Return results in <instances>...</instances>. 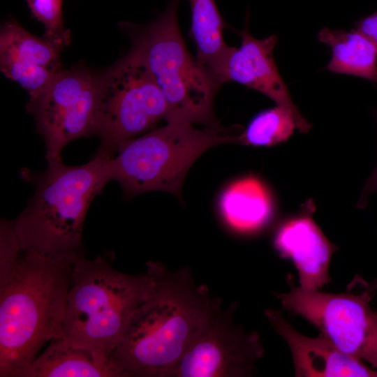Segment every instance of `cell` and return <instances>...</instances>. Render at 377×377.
I'll list each match as a JSON object with an SVG mask.
<instances>
[{
	"mask_svg": "<svg viewBox=\"0 0 377 377\" xmlns=\"http://www.w3.org/2000/svg\"><path fill=\"white\" fill-rule=\"evenodd\" d=\"M249 15L247 13L244 28L237 31L240 46L230 47L219 76V82L221 84L235 82L256 90L305 119L293 103L275 63L274 50L277 36L272 34L263 39L253 37L249 29Z\"/></svg>",
	"mask_w": 377,
	"mask_h": 377,
	"instance_id": "7c38bea8",
	"label": "cell"
},
{
	"mask_svg": "<svg viewBox=\"0 0 377 377\" xmlns=\"http://www.w3.org/2000/svg\"><path fill=\"white\" fill-rule=\"evenodd\" d=\"M298 215L283 221L274 237V246L279 256L291 260L296 267L300 288L317 290L331 281L329 267L337 247L325 237L314 221L313 201L302 206Z\"/></svg>",
	"mask_w": 377,
	"mask_h": 377,
	"instance_id": "4fadbf2b",
	"label": "cell"
},
{
	"mask_svg": "<svg viewBox=\"0 0 377 377\" xmlns=\"http://www.w3.org/2000/svg\"><path fill=\"white\" fill-rule=\"evenodd\" d=\"M153 286L111 355L120 377H168L221 302L188 269L149 261Z\"/></svg>",
	"mask_w": 377,
	"mask_h": 377,
	"instance_id": "6da1fadb",
	"label": "cell"
},
{
	"mask_svg": "<svg viewBox=\"0 0 377 377\" xmlns=\"http://www.w3.org/2000/svg\"><path fill=\"white\" fill-rule=\"evenodd\" d=\"M32 15L45 27V37L64 47L71 41L62 16L63 0H26Z\"/></svg>",
	"mask_w": 377,
	"mask_h": 377,
	"instance_id": "ffe728a7",
	"label": "cell"
},
{
	"mask_svg": "<svg viewBox=\"0 0 377 377\" xmlns=\"http://www.w3.org/2000/svg\"><path fill=\"white\" fill-rule=\"evenodd\" d=\"M237 307H219L196 335L168 377H243L253 374L263 355L256 332H246L233 322Z\"/></svg>",
	"mask_w": 377,
	"mask_h": 377,
	"instance_id": "30bf717a",
	"label": "cell"
},
{
	"mask_svg": "<svg viewBox=\"0 0 377 377\" xmlns=\"http://www.w3.org/2000/svg\"><path fill=\"white\" fill-rule=\"evenodd\" d=\"M265 314L288 343L296 376L377 377V371L343 353L321 332L317 337H308L297 332L279 312L266 309Z\"/></svg>",
	"mask_w": 377,
	"mask_h": 377,
	"instance_id": "5bb4252c",
	"label": "cell"
},
{
	"mask_svg": "<svg viewBox=\"0 0 377 377\" xmlns=\"http://www.w3.org/2000/svg\"><path fill=\"white\" fill-rule=\"evenodd\" d=\"M365 286L371 292L373 293L374 290L377 289V279L372 281L371 283H367L364 282Z\"/></svg>",
	"mask_w": 377,
	"mask_h": 377,
	"instance_id": "603a6c76",
	"label": "cell"
},
{
	"mask_svg": "<svg viewBox=\"0 0 377 377\" xmlns=\"http://www.w3.org/2000/svg\"><path fill=\"white\" fill-rule=\"evenodd\" d=\"M154 283L151 272L129 274L114 269L109 256L73 265V281L62 322V337L108 357Z\"/></svg>",
	"mask_w": 377,
	"mask_h": 377,
	"instance_id": "277c9868",
	"label": "cell"
},
{
	"mask_svg": "<svg viewBox=\"0 0 377 377\" xmlns=\"http://www.w3.org/2000/svg\"><path fill=\"white\" fill-rule=\"evenodd\" d=\"M73 265L20 249L0 272L1 377H22L41 347L62 335Z\"/></svg>",
	"mask_w": 377,
	"mask_h": 377,
	"instance_id": "7a4b0ae2",
	"label": "cell"
},
{
	"mask_svg": "<svg viewBox=\"0 0 377 377\" xmlns=\"http://www.w3.org/2000/svg\"><path fill=\"white\" fill-rule=\"evenodd\" d=\"M311 127V124L306 119H301L288 108L276 105L256 114L238 135V143L273 146L286 141L296 128L306 133Z\"/></svg>",
	"mask_w": 377,
	"mask_h": 377,
	"instance_id": "d6986e66",
	"label": "cell"
},
{
	"mask_svg": "<svg viewBox=\"0 0 377 377\" xmlns=\"http://www.w3.org/2000/svg\"><path fill=\"white\" fill-rule=\"evenodd\" d=\"M223 218L233 230L253 232L267 224L272 214V201L265 186L249 175L232 182L219 200Z\"/></svg>",
	"mask_w": 377,
	"mask_h": 377,
	"instance_id": "2e32d148",
	"label": "cell"
},
{
	"mask_svg": "<svg viewBox=\"0 0 377 377\" xmlns=\"http://www.w3.org/2000/svg\"><path fill=\"white\" fill-rule=\"evenodd\" d=\"M188 1L191 13L189 36L196 47L195 58L219 80L231 47L223 39V30L228 25L221 16L215 0Z\"/></svg>",
	"mask_w": 377,
	"mask_h": 377,
	"instance_id": "ac0fdd59",
	"label": "cell"
},
{
	"mask_svg": "<svg viewBox=\"0 0 377 377\" xmlns=\"http://www.w3.org/2000/svg\"><path fill=\"white\" fill-rule=\"evenodd\" d=\"M317 38L332 51L327 71L377 84V45L370 38L355 28L345 31L327 27L320 29Z\"/></svg>",
	"mask_w": 377,
	"mask_h": 377,
	"instance_id": "e0dca14e",
	"label": "cell"
},
{
	"mask_svg": "<svg viewBox=\"0 0 377 377\" xmlns=\"http://www.w3.org/2000/svg\"><path fill=\"white\" fill-rule=\"evenodd\" d=\"M357 280L359 294H336L296 287L288 276L290 292L274 295L285 310L305 318L343 353L377 369V312L370 306L372 293Z\"/></svg>",
	"mask_w": 377,
	"mask_h": 377,
	"instance_id": "ba28073f",
	"label": "cell"
},
{
	"mask_svg": "<svg viewBox=\"0 0 377 377\" xmlns=\"http://www.w3.org/2000/svg\"><path fill=\"white\" fill-rule=\"evenodd\" d=\"M375 117L377 121V110L375 111ZM376 191H377V165L373 173L365 182L357 207L362 209L365 208L368 205L369 197Z\"/></svg>",
	"mask_w": 377,
	"mask_h": 377,
	"instance_id": "7402d4cb",
	"label": "cell"
},
{
	"mask_svg": "<svg viewBox=\"0 0 377 377\" xmlns=\"http://www.w3.org/2000/svg\"><path fill=\"white\" fill-rule=\"evenodd\" d=\"M64 46L47 38L32 35L15 20L6 21L0 31V69L29 94L38 96L61 69Z\"/></svg>",
	"mask_w": 377,
	"mask_h": 377,
	"instance_id": "8fae6325",
	"label": "cell"
},
{
	"mask_svg": "<svg viewBox=\"0 0 377 377\" xmlns=\"http://www.w3.org/2000/svg\"><path fill=\"white\" fill-rule=\"evenodd\" d=\"M180 0L149 25L125 24L134 49L144 61L166 103V122L218 125L213 104L221 84L189 52L177 19Z\"/></svg>",
	"mask_w": 377,
	"mask_h": 377,
	"instance_id": "5b68a950",
	"label": "cell"
},
{
	"mask_svg": "<svg viewBox=\"0 0 377 377\" xmlns=\"http://www.w3.org/2000/svg\"><path fill=\"white\" fill-rule=\"evenodd\" d=\"M22 377H120L110 357L60 336L24 370Z\"/></svg>",
	"mask_w": 377,
	"mask_h": 377,
	"instance_id": "9a60e30c",
	"label": "cell"
},
{
	"mask_svg": "<svg viewBox=\"0 0 377 377\" xmlns=\"http://www.w3.org/2000/svg\"><path fill=\"white\" fill-rule=\"evenodd\" d=\"M219 125L198 129L189 122H168L138 138L122 142L107 163L110 181H117L126 197L151 191L179 196L193 162L207 149L238 143V135Z\"/></svg>",
	"mask_w": 377,
	"mask_h": 377,
	"instance_id": "8992f818",
	"label": "cell"
},
{
	"mask_svg": "<svg viewBox=\"0 0 377 377\" xmlns=\"http://www.w3.org/2000/svg\"><path fill=\"white\" fill-rule=\"evenodd\" d=\"M45 145L47 162L61 161L70 142L96 135L98 115L96 74L78 66L61 69L27 105Z\"/></svg>",
	"mask_w": 377,
	"mask_h": 377,
	"instance_id": "9c48e42d",
	"label": "cell"
},
{
	"mask_svg": "<svg viewBox=\"0 0 377 377\" xmlns=\"http://www.w3.org/2000/svg\"><path fill=\"white\" fill-rule=\"evenodd\" d=\"M354 28L377 45V11L357 21Z\"/></svg>",
	"mask_w": 377,
	"mask_h": 377,
	"instance_id": "44dd1931",
	"label": "cell"
},
{
	"mask_svg": "<svg viewBox=\"0 0 377 377\" xmlns=\"http://www.w3.org/2000/svg\"><path fill=\"white\" fill-rule=\"evenodd\" d=\"M109 159L97 153L81 165L60 161L47 162L42 172L22 170V178L34 185V193L12 221L21 250L71 264L84 256V219L93 199L110 182Z\"/></svg>",
	"mask_w": 377,
	"mask_h": 377,
	"instance_id": "3957f363",
	"label": "cell"
},
{
	"mask_svg": "<svg viewBox=\"0 0 377 377\" xmlns=\"http://www.w3.org/2000/svg\"><path fill=\"white\" fill-rule=\"evenodd\" d=\"M98 115L97 151L113 158L124 141L151 131L166 120L165 99L151 73L133 48L114 64L96 74Z\"/></svg>",
	"mask_w": 377,
	"mask_h": 377,
	"instance_id": "52a82bcc",
	"label": "cell"
}]
</instances>
